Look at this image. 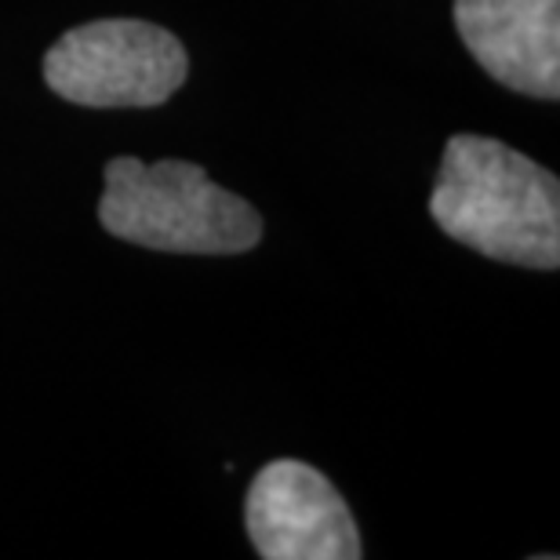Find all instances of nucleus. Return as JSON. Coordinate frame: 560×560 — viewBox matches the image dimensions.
Instances as JSON below:
<instances>
[{
    "mask_svg": "<svg viewBox=\"0 0 560 560\" xmlns=\"http://www.w3.org/2000/svg\"><path fill=\"white\" fill-rule=\"evenodd\" d=\"M455 26L499 84L550 103L560 95V0H455Z\"/></svg>",
    "mask_w": 560,
    "mask_h": 560,
    "instance_id": "39448f33",
    "label": "nucleus"
},
{
    "mask_svg": "<svg viewBox=\"0 0 560 560\" xmlns=\"http://www.w3.org/2000/svg\"><path fill=\"white\" fill-rule=\"evenodd\" d=\"M189 73L175 33L139 19H103L62 33L44 55V81L59 98L95 109L167 103Z\"/></svg>",
    "mask_w": 560,
    "mask_h": 560,
    "instance_id": "7ed1b4c3",
    "label": "nucleus"
},
{
    "mask_svg": "<svg viewBox=\"0 0 560 560\" xmlns=\"http://www.w3.org/2000/svg\"><path fill=\"white\" fill-rule=\"evenodd\" d=\"M430 215L447 237L488 259L528 270L560 266L557 175L495 139H447Z\"/></svg>",
    "mask_w": 560,
    "mask_h": 560,
    "instance_id": "f257e3e1",
    "label": "nucleus"
},
{
    "mask_svg": "<svg viewBox=\"0 0 560 560\" xmlns=\"http://www.w3.org/2000/svg\"><path fill=\"white\" fill-rule=\"evenodd\" d=\"M244 524L262 560H357L364 553L339 488L295 458L259 469L244 502Z\"/></svg>",
    "mask_w": 560,
    "mask_h": 560,
    "instance_id": "20e7f679",
    "label": "nucleus"
},
{
    "mask_svg": "<svg viewBox=\"0 0 560 560\" xmlns=\"http://www.w3.org/2000/svg\"><path fill=\"white\" fill-rule=\"evenodd\" d=\"M98 222L139 248L178 255H241L262 241L259 211L189 161L142 164L139 156H114Z\"/></svg>",
    "mask_w": 560,
    "mask_h": 560,
    "instance_id": "f03ea898",
    "label": "nucleus"
}]
</instances>
